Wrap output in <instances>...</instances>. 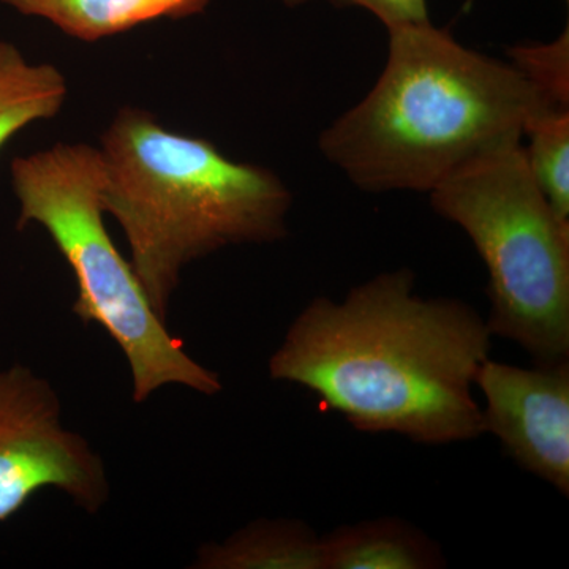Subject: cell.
Returning <instances> with one entry per match:
<instances>
[{
  "label": "cell",
  "instance_id": "7c38bea8",
  "mask_svg": "<svg viewBox=\"0 0 569 569\" xmlns=\"http://www.w3.org/2000/svg\"><path fill=\"white\" fill-rule=\"evenodd\" d=\"M527 163L553 211L569 220V108H549L527 127Z\"/></svg>",
  "mask_w": 569,
  "mask_h": 569
},
{
  "label": "cell",
  "instance_id": "9c48e42d",
  "mask_svg": "<svg viewBox=\"0 0 569 569\" xmlns=\"http://www.w3.org/2000/svg\"><path fill=\"white\" fill-rule=\"evenodd\" d=\"M26 17L43 18L63 33L86 41L108 39L157 20L203 13L212 0H2Z\"/></svg>",
  "mask_w": 569,
  "mask_h": 569
},
{
  "label": "cell",
  "instance_id": "3957f363",
  "mask_svg": "<svg viewBox=\"0 0 569 569\" xmlns=\"http://www.w3.org/2000/svg\"><path fill=\"white\" fill-rule=\"evenodd\" d=\"M99 151L103 211L121 224L130 263L164 323L187 264L288 233L293 198L279 176L236 162L206 138L164 129L148 110L121 108Z\"/></svg>",
  "mask_w": 569,
  "mask_h": 569
},
{
  "label": "cell",
  "instance_id": "ba28073f",
  "mask_svg": "<svg viewBox=\"0 0 569 569\" xmlns=\"http://www.w3.org/2000/svg\"><path fill=\"white\" fill-rule=\"evenodd\" d=\"M323 569H438L443 550L413 523L380 518L351 523L321 537Z\"/></svg>",
  "mask_w": 569,
  "mask_h": 569
},
{
  "label": "cell",
  "instance_id": "277c9868",
  "mask_svg": "<svg viewBox=\"0 0 569 569\" xmlns=\"http://www.w3.org/2000/svg\"><path fill=\"white\" fill-rule=\"evenodd\" d=\"M11 186L20 201L18 228L37 223L50 234L77 280L73 313L102 326L132 372V397L142 403L168 385L204 396L222 391L220 377L198 365L157 316L134 272L104 227L102 159L86 142H58L17 157Z\"/></svg>",
  "mask_w": 569,
  "mask_h": 569
},
{
  "label": "cell",
  "instance_id": "7a4b0ae2",
  "mask_svg": "<svg viewBox=\"0 0 569 569\" xmlns=\"http://www.w3.org/2000/svg\"><path fill=\"white\" fill-rule=\"evenodd\" d=\"M388 59L365 99L318 140L366 192H432L481 153L523 141L556 107L511 62L463 47L432 22L387 29Z\"/></svg>",
  "mask_w": 569,
  "mask_h": 569
},
{
  "label": "cell",
  "instance_id": "4fadbf2b",
  "mask_svg": "<svg viewBox=\"0 0 569 569\" xmlns=\"http://www.w3.org/2000/svg\"><path fill=\"white\" fill-rule=\"evenodd\" d=\"M509 59L546 97L560 108H569V31L550 43L516 44Z\"/></svg>",
  "mask_w": 569,
  "mask_h": 569
},
{
  "label": "cell",
  "instance_id": "52a82bcc",
  "mask_svg": "<svg viewBox=\"0 0 569 569\" xmlns=\"http://www.w3.org/2000/svg\"><path fill=\"white\" fill-rule=\"evenodd\" d=\"M475 387L485 432L519 467L569 496V359L531 369L486 359Z\"/></svg>",
  "mask_w": 569,
  "mask_h": 569
},
{
  "label": "cell",
  "instance_id": "5b68a950",
  "mask_svg": "<svg viewBox=\"0 0 569 569\" xmlns=\"http://www.w3.org/2000/svg\"><path fill=\"white\" fill-rule=\"evenodd\" d=\"M429 194L485 261L490 335L535 365L569 359V220L539 189L522 141L475 157Z\"/></svg>",
  "mask_w": 569,
  "mask_h": 569
},
{
  "label": "cell",
  "instance_id": "30bf717a",
  "mask_svg": "<svg viewBox=\"0 0 569 569\" xmlns=\"http://www.w3.org/2000/svg\"><path fill=\"white\" fill-rule=\"evenodd\" d=\"M208 569H323L321 537L301 520H258L198 553Z\"/></svg>",
  "mask_w": 569,
  "mask_h": 569
},
{
  "label": "cell",
  "instance_id": "5bb4252c",
  "mask_svg": "<svg viewBox=\"0 0 569 569\" xmlns=\"http://www.w3.org/2000/svg\"><path fill=\"white\" fill-rule=\"evenodd\" d=\"M287 7L305 6L312 0H282ZM332 6L359 7L370 11L383 22L385 28L429 21L427 0H329Z\"/></svg>",
  "mask_w": 569,
  "mask_h": 569
},
{
  "label": "cell",
  "instance_id": "6da1fadb",
  "mask_svg": "<svg viewBox=\"0 0 569 569\" xmlns=\"http://www.w3.org/2000/svg\"><path fill=\"white\" fill-rule=\"evenodd\" d=\"M492 335L460 299L415 293L411 269L381 272L342 301L312 299L269 358V377L316 392L359 432L421 445L477 440L473 396Z\"/></svg>",
  "mask_w": 569,
  "mask_h": 569
},
{
  "label": "cell",
  "instance_id": "8992f818",
  "mask_svg": "<svg viewBox=\"0 0 569 569\" xmlns=\"http://www.w3.org/2000/svg\"><path fill=\"white\" fill-rule=\"evenodd\" d=\"M61 413L50 381L22 365L0 370V522L43 489L61 490L89 515L110 498L102 458Z\"/></svg>",
  "mask_w": 569,
  "mask_h": 569
},
{
  "label": "cell",
  "instance_id": "8fae6325",
  "mask_svg": "<svg viewBox=\"0 0 569 569\" xmlns=\"http://www.w3.org/2000/svg\"><path fill=\"white\" fill-rule=\"evenodd\" d=\"M67 96L58 67L29 62L13 43L0 40V149L31 123L56 118Z\"/></svg>",
  "mask_w": 569,
  "mask_h": 569
}]
</instances>
